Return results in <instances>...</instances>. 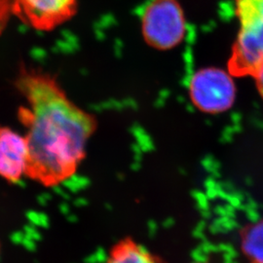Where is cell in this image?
Wrapping results in <instances>:
<instances>
[{
    "mask_svg": "<svg viewBox=\"0 0 263 263\" xmlns=\"http://www.w3.org/2000/svg\"><path fill=\"white\" fill-rule=\"evenodd\" d=\"M16 88L25 100L18 119L26 128L28 142L26 177L44 187H56L77 173L98 120L47 73L23 70Z\"/></svg>",
    "mask_w": 263,
    "mask_h": 263,
    "instance_id": "cell-1",
    "label": "cell"
},
{
    "mask_svg": "<svg viewBox=\"0 0 263 263\" xmlns=\"http://www.w3.org/2000/svg\"><path fill=\"white\" fill-rule=\"evenodd\" d=\"M189 96L193 104L203 112H224L234 104L235 84L231 76L224 70L204 68L192 76Z\"/></svg>",
    "mask_w": 263,
    "mask_h": 263,
    "instance_id": "cell-4",
    "label": "cell"
},
{
    "mask_svg": "<svg viewBox=\"0 0 263 263\" xmlns=\"http://www.w3.org/2000/svg\"><path fill=\"white\" fill-rule=\"evenodd\" d=\"M141 30L152 47L178 46L185 34V18L177 0H151L141 17Z\"/></svg>",
    "mask_w": 263,
    "mask_h": 263,
    "instance_id": "cell-3",
    "label": "cell"
},
{
    "mask_svg": "<svg viewBox=\"0 0 263 263\" xmlns=\"http://www.w3.org/2000/svg\"><path fill=\"white\" fill-rule=\"evenodd\" d=\"M254 77L255 79V82H256L257 90H258L259 94L262 97L263 99V62L262 64L258 66L256 71L254 72Z\"/></svg>",
    "mask_w": 263,
    "mask_h": 263,
    "instance_id": "cell-9",
    "label": "cell"
},
{
    "mask_svg": "<svg viewBox=\"0 0 263 263\" xmlns=\"http://www.w3.org/2000/svg\"><path fill=\"white\" fill-rule=\"evenodd\" d=\"M240 29L229 61V72L254 76L263 62V0H235Z\"/></svg>",
    "mask_w": 263,
    "mask_h": 263,
    "instance_id": "cell-2",
    "label": "cell"
},
{
    "mask_svg": "<svg viewBox=\"0 0 263 263\" xmlns=\"http://www.w3.org/2000/svg\"><path fill=\"white\" fill-rule=\"evenodd\" d=\"M28 142L25 136L9 127H0V177L17 183L27 174Z\"/></svg>",
    "mask_w": 263,
    "mask_h": 263,
    "instance_id": "cell-6",
    "label": "cell"
},
{
    "mask_svg": "<svg viewBox=\"0 0 263 263\" xmlns=\"http://www.w3.org/2000/svg\"><path fill=\"white\" fill-rule=\"evenodd\" d=\"M12 5L14 11L31 27L50 30L73 16L77 0H12Z\"/></svg>",
    "mask_w": 263,
    "mask_h": 263,
    "instance_id": "cell-5",
    "label": "cell"
},
{
    "mask_svg": "<svg viewBox=\"0 0 263 263\" xmlns=\"http://www.w3.org/2000/svg\"><path fill=\"white\" fill-rule=\"evenodd\" d=\"M104 263H164V261L132 237H125L110 248Z\"/></svg>",
    "mask_w": 263,
    "mask_h": 263,
    "instance_id": "cell-7",
    "label": "cell"
},
{
    "mask_svg": "<svg viewBox=\"0 0 263 263\" xmlns=\"http://www.w3.org/2000/svg\"><path fill=\"white\" fill-rule=\"evenodd\" d=\"M241 248L254 263H263V219L248 226L241 233Z\"/></svg>",
    "mask_w": 263,
    "mask_h": 263,
    "instance_id": "cell-8",
    "label": "cell"
}]
</instances>
